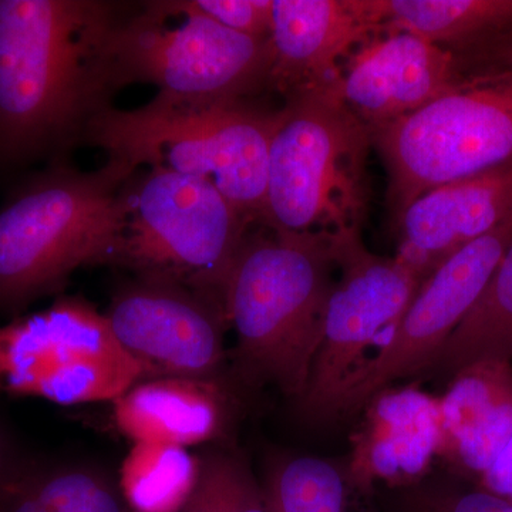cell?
Listing matches in <instances>:
<instances>
[{"label":"cell","instance_id":"30","mask_svg":"<svg viewBox=\"0 0 512 512\" xmlns=\"http://www.w3.org/2000/svg\"><path fill=\"white\" fill-rule=\"evenodd\" d=\"M511 503H512V501H511Z\"/></svg>","mask_w":512,"mask_h":512},{"label":"cell","instance_id":"22","mask_svg":"<svg viewBox=\"0 0 512 512\" xmlns=\"http://www.w3.org/2000/svg\"><path fill=\"white\" fill-rule=\"evenodd\" d=\"M198 457L185 447L134 443L120 471V493L138 512H181L194 491Z\"/></svg>","mask_w":512,"mask_h":512},{"label":"cell","instance_id":"6","mask_svg":"<svg viewBox=\"0 0 512 512\" xmlns=\"http://www.w3.org/2000/svg\"><path fill=\"white\" fill-rule=\"evenodd\" d=\"M269 39L225 28L192 8L190 0L147 3L116 23L106 47L111 93L134 83L195 103L242 101L268 87Z\"/></svg>","mask_w":512,"mask_h":512},{"label":"cell","instance_id":"7","mask_svg":"<svg viewBox=\"0 0 512 512\" xmlns=\"http://www.w3.org/2000/svg\"><path fill=\"white\" fill-rule=\"evenodd\" d=\"M249 224L210 181L147 168L124 188L114 265L224 301L229 271Z\"/></svg>","mask_w":512,"mask_h":512},{"label":"cell","instance_id":"5","mask_svg":"<svg viewBox=\"0 0 512 512\" xmlns=\"http://www.w3.org/2000/svg\"><path fill=\"white\" fill-rule=\"evenodd\" d=\"M338 84L289 97L279 110L269 143L264 227L362 231L372 133L342 103Z\"/></svg>","mask_w":512,"mask_h":512},{"label":"cell","instance_id":"9","mask_svg":"<svg viewBox=\"0 0 512 512\" xmlns=\"http://www.w3.org/2000/svg\"><path fill=\"white\" fill-rule=\"evenodd\" d=\"M104 313L80 298L0 326V390L60 406L114 402L141 382Z\"/></svg>","mask_w":512,"mask_h":512},{"label":"cell","instance_id":"27","mask_svg":"<svg viewBox=\"0 0 512 512\" xmlns=\"http://www.w3.org/2000/svg\"><path fill=\"white\" fill-rule=\"evenodd\" d=\"M456 56L461 74L466 80L512 77V36Z\"/></svg>","mask_w":512,"mask_h":512},{"label":"cell","instance_id":"17","mask_svg":"<svg viewBox=\"0 0 512 512\" xmlns=\"http://www.w3.org/2000/svg\"><path fill=\"white\" fill-rule=\"evenodd\" d=\"M437 456L474 485L512 437V362L481 360L458 370L439 397Z\"/></svg>","mask_w":512,"mask_h":512},{"label":"cell","instance_id":"14","mask_svg":"<svg viewBox=\"0 0 512 512\" xmlns=\"http://www.w3.org/2000/svg\"><path fill=\"white\" fill-rule=\"evenodd\" d=\"M383 33L375 0H274L268 87L289 99L335 86L339 63Z\"/></svg>","mask_w":512,"mask_h":512},{"label":"cell","instance_id":"4","mask_svg":"<svg viewBox=\"0 0 512 512\" xmlns=\"http://www.w3.org/2000/svg\"><path fill=\"white\" fill-rule=\"evenodd\" d=\"M134 174L110 161L90 173L55 168L0 211V309L23 308L82 266L114 264Z\"/></svg>","mask_w":512,"mask_h":512},{"label":"cell","instance_id":"29","mask_svg":"<svg viewBox=\"0 0 512 512\" xmlns=\"http://www.w3.org/2000/svg\"><path fill=\"white\" fill-rule=\"evenodd\" d=\"M18 451L13 447L8 431L0 426V483L8 477L12 468L19 463Z\"/></svg>","mask_w":512,"mask_h":512},{"label":"cell","instance_id":"18","mask_svg":"<svg viewBox=\"0 0 512 512\" xmlns=\"http://www.w3.org/2000/svg\"><path fill=\"white\" fill-rule=\"evenodd\" d=\"M113 403L117 426L134 443L197 446L215 439L224 424V400L214 380H143Z\"/></svg>","mask_w":512,"mask_h":512},{"label":"cell","instance_id":"20","mask_svg":"<svg viewBox=\"0 0 512 512\" xmlns=\"http://www.w3.org/2000/svg\"><path fill=\"white\" fill-rule=\"evenodd\" d=\"M123 495L100 468L20 458L0 483V512H124Z\"/></svg>","mask_w":512,"mask_h":512},{"label":"cell","instance_id":"10","mask_svg":"<svg viewBox=\"0 0 512 512\" xmlns=\"http://www.w3.org/2000/svg\"><path fill=\"white\" fill-rule=\"evenodd\" d=\"M330 242L340 278L329 298L308 387L296 403L299 416L315 424L333 421L346 384L367 362V349L387 329L393 332L427 279L399 255L370 252L362 231L330 235Z\"/></svg>","mask_w":512,"mask_h":512},{"label":"cell","instance_id":"26","mask_svg":"<svg viewBox=\"0 0 512 512\" xmlns=\"http://www.w3.org/2000/svg\"><path fill=\"white\" fill-rule=\"evenodd\" d=\"M192 8L225 28L269 39L274 19V0H190Z\"/></svg>","mask_w":512,"mask_h":512},{"label":"cell","instance_id":"13","mask_svg":"<svg viewBox=\"0 0 512 512\" xmlns=\"http://www.w3.org/2000/svg\"><path fill=\"white\" fill-rule=\"evenodd\" d=\"M464 83L457 56L450 50L410 33L386 32L349 57L338 94L372 133Z\"/></svg>","mask_w":512,"mask_h":512},{"label":"cell","instance_id":"11","mask_svg":"<svg viewBox=\"0 0 512 512\" xmlns=\"http://www.w3.org/2000/svg\"><path fill=\"white\" fill-rule=\"evenodd\" d=\"M512 241V212L493 231L446 259L423 282L389 340L346 384L333 420L362 412L397 380L427 372L471 311Z\"/></svg>","mask_w":512,"mask_h":512},{"label":"cell","instance_id":"25","mask_svg":"<svg viewBox=\"0 0 512 512\" xmlns=\"http://www.w3.org/2000/svg\"><path fill=\"white\" fill-rule=\"evenodd\" d=\"M387 512H512V503L474 484L421 478L394 488Z\"/></svg>","mask_w":512,"mask_h":512},{"label":"cell","instance_id":"8","mask_svg":"<svg viewBox=\"0 0 512 512\" xmlns=\"http://www.w3.org/2000/svg\"><path fill=\"white\" fill-rule=\"evenodd\" d=\"M399 218L424 192L512 161V77L466 80L423 109L372 131Z\"/></svg>","mask_w":512,"mask_h":512},{"label":"cell","instance_id":"12","mask_svg":"<svg viewBox=\"0 0 512 512\" xmlns=\"http://www.w3.org/2000/svg\"><path fill=\"white\" fill-rule=\"evenodd\" d=\"M104 316L143 380H214L224 363L228 320L215 296L138 276L114 295Z\"/></svg>","mask_w":512,"mask_h":512},{"label":"cell","instance_id":"19","mask_svg":"<svg viewBox=\"0 0 512 512\" xmlns=\"http://www.w3.org/2000/svg\"><path fill=\"white\" fill-rule=\"evenodd\" d=\"M384 32L464 55L512 36V0H375Z\"/></svg>","mask_w":512,"mask_h":512},{"label":"cell","instance_id":"24","mask_svg":"<svg viewBox=\"0 0 512 512\" xmlns=\"http://www.w3.org/2000/svg\"><path fill=\"white\" fill-rule=\"evenodd\" d=\"M181 512H269L262 485L235 454L210 450L198 457L194 491Z\"/></svg>","mask_w":512,"mask_h":512},{"label":"cell","instance_id":"28","mask_svg":"<svg viewBox=\"0 0 512 512\" xmlns=\"http://www.w3.org/2000/svg\"><path fill=\"white\" fill-rule=\"evenodd\" d=\"M477 487L512 501V437Z\"/></svg>","mask_w":512,"mask_h":512},{"label":"cell","instance_id":"1","mask_svg":"<svg viewBox=\"0 0 512 512\" xmlns=\"http://www.w3.org/2000/svg\"><path fill=\"white\" fill-rule=\"evenodd\" d=\"M117 22L106 2L0 0V154L20 160L83 137L110 106Z\"/></svg>","mask_w":512,"mask_h":512},{"label":"cell","instance_id":"15","mask_svg":"<svg viewBox=\"0 0 512 512\" xmlns=\"http://www.w3.org/2000/svg\"><path fill=\"white\" fill-rule=\"evenodd\" d=\"M512 212V161L424 192L402 212L397 255L429 278L451 255Z\"/></svg>","mask_w":512,"mask_h":512},{"label":"cell","instance_id":"3","mask_svg":"<svg viewBox=\"0 0 512 512\" xmlns=\"http://www.w3.org/2000/svg\"><path fill=\"white\" fill-rule=\"evenodd\" d=\"M278 114L245 100L195 103L157 94L138 109L104 107L82 138L130 173L163 168L210 181L248 221L261 224Z\"/></svg>","mask_w":512,"mask_h":512},{"label":"cell","instance_id":"2","mask_svg":"<svg viewBox=\"0 0 512 512\" xmlns=\"http://www.w3.org/2000/svg\"><path fill=\"white\" fill-rule=\"evenodd\" d=\"M265 229L248 231L235 256L225 313L239 376L298 403L322 343L336 262L329 234Z\"/></svg>","mask_w":512,"mask_h":512},{"label":"cell","instance_id":"21","mask_svg":"<svg viewBox=\"0 0 512 512\" xmlns=\"http://www.w3.org/2000/svg\"><path fill=\"white\" fill-rule=\"evenodd\" d=\"M481 360L512 362V241L476 305L427 372L453 377Z\"/></svg>","mask_w":512,"mask_h":512},{"label":"cell","instance_id":"23","mask_svg":"<svg viewBox=\"0 0 512 512\" xmlns=\"http://www.w3.org/2000/svg\"><path fill=\"white\" fill-rule=\"evenodd\" d=\"M261 485L269 512H348L345 471L323 458H276Z\"/></svg>","mask_w":512,"mask_h":512},{"label":"cell","instance_id":"16","mask_svg":"<svg viewBox=\"0 0 512 512\" xmlns=\"http://www.w3.org/2000/svg\"><path fill=\"white\" fill-rule=\"evenodd\" d=\"M362 412L345 471L349 485L365 494L379 481L399 488L424 478L439 450V397L417 387H389Z\"/></svg>","mask_w":512,"mask_h":512}]
</instances>
